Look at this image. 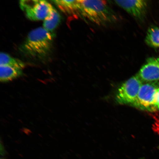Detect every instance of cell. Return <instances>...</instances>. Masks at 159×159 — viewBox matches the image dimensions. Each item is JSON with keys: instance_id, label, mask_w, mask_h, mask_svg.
Wrapping results in <instances>:
<instances>
[{"instance_id": "obj_1", "label": "cell", "mask_w": 159, "mask_h": 159, "mask_svg": "<svg viewBox=\"0 0 159 159\" xmlns=\"http://www.w3.org/2000/svg\"><path fill=\"white\" fill-rule=\"evenodd\" d=\"M53 35L43 27L33 30L20 47L21 52L31 59H41L50 53Z\"/></svg>"}, {"instance_id": "obj_2", "label": "cell", "mask_w": 159, "mask_h": 159, "mask_svg": "<svg viewBox=\"0 0 159 159\" xmlns=\"http://www.w3.org/2000/svg\"><path fill=\"white\" fill-rule=\"evenodd\" d=\"M80 12L93 22L101 25L111 22L115 15L107 2L94 0H80Z\"/></svg>"}, {"instance_id": "obj_3", "label": "cell", "mask_w": 159, "mask_h": 159, "mask_svg": "<svg viewBox=\"0 0 159 159\" xmlns=\"http://www.w3.org/2000/svg\"><path fill=\"white\" fill-rule=\"evenodd\" d=\"M20 6L28 18L35 21L44 20L53 8L51 3L43 0L21 1Z\"/></svg>"}, {"instance_id": "obj_4", "label": "cell", "mask_w": 159, "mask_h": 159, "mask_svg": "<svg viewBox=\"0 0 159 159\" xmlns=\"http://www.w3.org/2000/svg\"><path fill=\"white\" fill-rule=\"evenodd\" d=\"M159 88V83L157 82L143 84L133 106L142 110L151 112L156 111L157 108L155 105V95Z\"/></svg>"}, {"instance_id": "obj_5", "label": "cell", "mask_w": 159, "mask_h": 159, "mask_svg": "<svg viewBox=\"0 0 159 159\" xmlns=\"http://www.w3.org/2000/svg\"><path fill=\"white\" fill-rule=\"evenodd\" d=\"M142 82L138 75L125 81L118 89L116 96L117 102L120 104L132 105L138 97Z\"/></svg>"}, {"instance_id": "obj_6", "label": "cell", "mask_w": 159, "mask_h": 159, "mask_svg": "<svg viewBox=\"0 0 159 159\" xmlns=\"http://www.w3.org/2000/svg\"><path fill=\"white\" fill-rule=\"evenodd\" d=\"M138 76L143 82H156L159 80V58L151 57L141 67Z\"/></svg>"}, {"instance_id": "obj_7", "label": "cell", "mask_w": 159, "mask_h": 159, "mask_svg": "<svg viewBox=\"0 0 159 159\" xmlns=\"http://www.w3.org/2000/svg\"><path fill=\"white\" fill-rule=\"evenodd\" d=\"M116 4L138 19H142L146 12L147 3L144 0L115 1Z\"/></svg>"}, {"instance_id": "obj_8", "label": "cell", "mask_w": 159, "mask_h": 159, "mask_svg": "<svg viewBox=\"0 0 159 159\" xmlns=\"http://www.w3.org/2000/svg\"><path fill=\"white\" fill-rule=\"evenodd\" d=\"M22 74V69L9 66H0V80L2 82L11 81Z\"/></svg>"}, {"instance_id": "obj_9", "label": "cell", "mask_w": 159, "mask_h": 159, "mask_svg": "<svg viewBox=\"0 0 159 159\" xmlns=\"http://www.w3.org/2000/svg\"><path fill=\"white\" fill-rule=\"evenodd\" d=\"M61 16L54 7L46 18L43 21V28L50 33L58 26L61 21Z\"/></svg>"}, {"instance_id": "obj_10", "label": "cell", "mask_w": 159, "mask_h": 159, "mask_svg": "<svg viewBox=\"0 0 159 159\" xmlns=\"http://www.w3.org/2000/svg\"><path fill=\"white\" fill-rule=\"evenodd\" d=\"M61 11L69 14L74 13L79 11L80 12V0H56L52 1Z\"/></svg>"}, {"instance_id": "obj_11", "label": "cell", "mask_w": 159, "mask_h": 159, "mask_svg": "<svg viewBox=\"0 0 159 159\" xmlns=\"http://www.w3.org/2000/svg\"><path fill=\"white\" fill-rule=\"evenodd\" d=\"M0 66H9L23 70L25 67V65L20 60L14 58L7 53L1 52Z\"/></svg>"}, {"instance_id": "obj_12", "label": "cell", "mask_w": 159, "mask_h": 159, "mask_svg": "<svg viewBox=\"0 0 159 159\" xmlns=\"http://www.w3.org/2000/svg\"><path fill=\"white\" fill-rule=\"evenodd\" d=\"M145 41L149 46L159 48V28L153 27L149 29Z\"/></svg>"}, {"instance_id": "obj_13", "label": "cell", "mask_w": 159, "mask_h": 159, "mask_svg": "<svg viewBox=\"0 0 159 159\" xmlns=\"http://www.w3.org/2000/svg\"><path fill=\"white\" fill-rule=\"evenodd\" d=\"M155 102L157 108L159 109V88L157 89L155 95Z\"/></svg>"}, {"instance_id": "obj_14", "label": "cell", "mask_w": 159, "mask_h": 159, "mask_svg": "<svg viewBox=\"0 0 159 159\" xmlns=\"http://www.w3.org/2000/svg\"><path fill=\"white\" fill-rule=\"evenodd\" d=\"M1 159H3V158H1Z\"/></svg>"}]
</instances>
